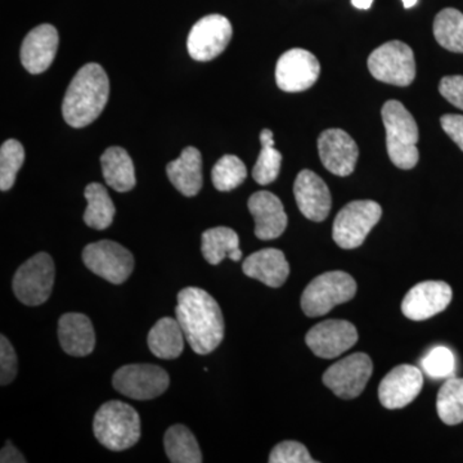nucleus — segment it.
<instances>
[{
  "label": "nucleus",
  "mask_w": 463,
  "mask_h": 463,
  "mask_svg": "<svg viewBox=\"0 0 463 463\" xmlns=\"http://www.w3.org/2000/svg\"><path fill=\"white\" fill-rule=\"evenodd\" d=\"M175 316L185 340L197 354H210L223 341V313L215 298L205 289L183 288L178 294Z\"/></svg>",
  "instance_id": "1"
},
{
  "label": "nucleus",
  "mask_w": 463,
  "mask_h": 463,
  "mask_svg": "<svg viewBox=\"0 0 463 463\" xmlns=\"http://www.w3.org/2000/svg\"><path fill=\"white\" fill-rule=\"evenodd\" d=\"M109 76L99 63H87L76 72L62 103L63 118L70 127L84 128L93 123L108 105Z\"/></svg>",
  "instance_id": "2"
},
{
  "label": "nucleus",
  "mask_w": 463,
  "mask_h": 463,
  "mask_svg": "<svg viewBox=\"0 0 463 463\" xmlns=\"http://www.w3.org/2000/svg\"><path fill=\"white\" fill-rule=\"evenodd\" d=\"M386 129V149L399 169L411 170L419 163V127L411 112L399 100H388L381 109Z\"/></svg>",
  "instance_id": "3"
},
{
  "label": "nucleus",
  "mask_w": 463,
  "mask_h": 463,
  "mask_svg": "<svg viewBox=\"0 0 463 463\" xmlns=\"http://www.w3.org/2000/svg\"><path fill=\"white\" fill-rule=\"evenodd\" d=\"M94 435L109 450L132 448L141 438V419L132 405L120 401L108 402L99 408L93 422Z\"/></svg>",
  "instance_id": "4"
},
{
  "label": "nucleus",
  "mask_w": 463,
  "mask_h": 463,
  "mask_svg": "<svg viewBox=\"0 0 463 463\" xmlns=\"http://www.w3.org/2000/svg\"><path fill=\"white\" fill-rule=\"evenodd\" d=\"M356 294V282L350 274L334 270L316 277L304 289L301 309L307 317L327 315L335 307L352 300Z\"/></svg>",
  "instance_id": "5"
},
{
  "label": "nucleus",
  "mask_w": 463,
  "mask_h": 463,
  "mask_svg": "<svg viewBox=\"0 0 463 463\" xmlns=\"http://www.w3.org/2000/svg\"><path fill=\"white\" fill-rule=\"evenodd\" d=\"M383 209L371 200L353 201L335 218L332 237L341 249L359 248L374 225L379 223Z\"/></svg>",
  "instance_id": "6"
},
{
  "label": "nucleus",
  "mask_w": 463,
  "mask_h": 463,
  "mask_svg": "<svg viewBox=\"0 0 463 463\" xmlns=\"http://www.w3.org/2000/svg\"><path fill=\"white\" fill-rule=\"evenodd\" d=\"M54 277L53 259L47 252H39L18 268L14 277V295L25 306H42L51 297Z\"/></svg>",
  "instance_id": "7"
},
{
  "label": "nucleus",
  "mask_w": 463,
  "mask_h": 463,
  "mask_svg": "<svg viewBox=\"0 0 463 463\" xmlns=\"http://www.w3.org/2000/svg\"><path fill=\"white\" fill-rule=\"evenodd\" d=\"M368 70L383 83L408 87L416 78L413 51L403 42L385 43L368 58Z\"/></svg>",
  "instance_id": "8"
},
{
  "label": "nucleus",
  "mask_w": 463,
  "mask_h": 463,
  "mask_svg": "<svg viewBox=\"0 0 463 463\" xmlns=\"http://www.w3.org/2000/svg\"><path fill=\"white\" fill-rule=\"evenodd\" d=\"M85 267L109 283L121 285L134 269V258L129 250L114 241L90 243L83 250Z\"/></svg>",
  "instance_id": "9"
},
{
  "label": "nucleus",
  "mask_w": 463,
  "mask_h": 463,
  "mask_svg": "<svg viewBox=\"0 0 463 463\" xmlns=\"http://www.w3.org/2000/svg\"><path fill=\"white\" fill-rule=\"evenodd\" d=\"M169 383L166 371L155 364L124 365L112 377L116 392L136 401L160 397L169 388Z\"/></svg>",
  "instance_id": "10"
},
{
  "label": "nucleus",
  "mask_w": 463,
  "mask_h": 463,
  "mask_svg": "<svg viewBox=\"0 0 463 463\" xmlns=\"http://www.w3.org/2000/svg\"><path fill=\"white\" fill-rule=\"evenodd\" d=\"M373 364L364 353H355L332 364L325 374L323 383L341 399H354L364 392L373 376Z\"/></svg>",
  "instance_id": "11"
},
{
  "label": "nucleus",
  "mask_w": 463,
  "mask_h": 463,
  "mask_svg": "<svg viewBox=\"0 0 463 463\" xmlns=\"http://www.w3.org/2000/svg\"><path fill=\"white\" fill-rule=\"evenodd\" d=\"M233 29L230 20L222 14L201 18L188 35V53L194 61L207 62L223 53L230 44Z\"/></svg>",
  "instance_id": "12"
},
{
  "label": "nucleus",
  "mask_w": 463,
  "mask_h": 463,
  "mask_svg": "<svg viewBox=\"0 0 463 463\" xmlns=\"http://www.w3.org/2000/svg\"><path fill=\"white\" fill-rule=\"evenodd\" d=\"M321 74V65L315 54L295 48L279 57L276 67V81L279 90L298 93L312 88Z\"/></svg>",
  "instance_id": "13"
},
{
  "label": "nucleus",
  "mask_w": 463,
  "mask_h": 463,
  "mask_svg": "<svg viewBox=\"0 0 463 463\" xmlns=\"http://www.w3.org/2000/svg\"><path fill=\"white\" fill-rule=\"evenodd\" d=\"M358 341V331L354 325L341 319H328L318 323L307 332V345L319 358H336Z\"/></svg>",
  "instance_id": "14"
},
{
  "label": "nucleus",
  "mask_w": 463,
  "mask_h": 463,
  "mask_svg": "<svg viewBox=\"0 0 463 463\" xmlns=\"http://www.w3.org/2000/svg\"><path fill=\"white\" fill-rule=\"evenodd\" d=\"M452 297V288L446 282H421L407 292L402 312L411 321H425L446 310Z\"/></svg>",
  "instance_id": "15"
},
{
  "label": "nucleus",
  "mask_w": 463,
  "mask_h": 463,
  "mask_svg": "<svg viewBox=\"0 0 463 463\" xmlns=\"http://www.w3.org/2000/svg\"><path fill=\"white\" fill-rule=\"evenodd\" d=\"M422 386V373L416 365H398L381 381L379 388L381 404L388 410H401L407 407L419 397Z\"/></svg>",
  "instance_id": "16"
},
{
  "label": "nucleus",
  "mask_w": 463,
  "mask_h": 463,
  "mask_svg": "<svg viewBox=\"0 0 463 463\" xmlns=\"http://www.w3.org/2000/svg\"><path fill=\"white\" fill-rule=\"evenodd\" d=\"M319 157L323 166L337 176L354 172L359 149L354 139L341 129H327L318 138Z\"/></svg>",
  "instance_id": "17"
},
{
  "label": "nucleus",
  "mask_w": 463,
  "mask_h": 463,
  "mask_svg": "<svg viewBox=\"0 0 463 463\" xmlns=\"http://www.w3.org/2000/svg\"><path fill=\"white\" fill-rule=\"evenodd\" d=\"M295 200L301 214L312 222H323L331 212L332 197L327 184L312 170L298 173L294 184Z\"/></svg>",
  "instance_id": "18"
},
{
  "label": "nucleus",
  "mask_w": 463,
  "mask_h": 463,
  "mask_svg": "<svg viewBox=\"0 0 463 463\" xmlns=\"http://www.w3.org/2000/svg\"><path fill=\"white\" fill-rule=\"evenodd\" d=\"M58 41L57 29L50 24H43L27 33L20 57L30 74H42L50 69L57 54Z\"/></svg>",
  "instance_id": "19"
},
{
  "label": "nucleus",
  "mask_w": 463,
  "mask_h": 463,
  "mask_svg": "<svg viewBox=\"0 0 463 463\" xmlns=\"http://www.w3.org/2000/svg\"><path fill=\"white\" fill-rule=\"evenodd\" d=\"M249 210L255 219V236L259 240L279 239L288 228V215L281 200L268 191L257 192L249 199Z\"/></svg>",
  "instance_id": "20"
},
{
  "label": "nucleus",
  "mask_w": 463,
  "mask_h": 463,
  "mask_svg": "<svg viewBox=\"0 0 463 463\" xmlns=\"http://www.w3.org/2000/svg\"><path fill=\"white\" fill-rule=\"evenodd\" d=\"M58 339L63 352L72 356L90 355L96 346V332L87 316L66 313L58 321Z\"/></svg>",
  "instance_id": "21"
},
{
  "label": "nucleus",
  "mask_w": 463,
  "mask_h": 463,
  "mask_svg": "<svg viewBox=\"0 0 463 463\" xmlns=\"http://www.w3.org/2000/svg\"><path fill=\"white\" fill-rule=\"evenodd\" d=\"M242 270L250 279L277 288L288 281L289 265L281 250L263 249L245 259Z\"/></svg>",
  "instance_id": "22"
},
{
  "label": "nucleus",
  "mask_w": 463,
  "mask_h": 463,
  "mask_svg": "<svg viewBox=\"0 0 463 463\" xmlns=\"http://www.w3.org/2000/svg\"><path fill=\"white\" fill-rule=\"evenodd\" d=\"M166 174L174 187L187 197L196 196L203 188V156L199 149L185 147L181 156L167 164Z\"/></svg>",
  "instance_id": "23"
},
{
  "label": "nucleus",
  "mask_w": 463,
  "mask_h": 463,
  "mask_svg": "<svg viewBox=\"0 0 463 463\" xmlns=\"http://www.w3.org/2000/svg\"><path fill=\"white\" fill-rule=\"evenodd\" d=\"M103 178L118 192H129L136 187V170L132 157L121 147H109L100 156Z\"/></svg>",
  "instance_id": "24"
},
{
  "label": "nucleus",
  "mask_w": 463,
  "mask_h": 463,
  "mask_svg": "<svg viewBox=\"0 0 463 463\" xmlns=\"http://www.w3.org/2000/svg\"><path fill=\"white\" fill-rule=\"evenodd\" d=\"M184 332L178 319L164 317L148 332V347L160 359H175L184 349Z\"/></svg>",
  "instance_id": "25"
},
{
  "label": "nucleus",
  "mask_w": 463,
  "mask_h": 463,
  "mask_svg": "<svg viewBox=\"0 0 463 463\" xmlns=\"http://www.w3.org/2000/svg\"><path fill=\"white\" fill-rule=\"evenodd\" d=\"M201 241V251L209 264L218 265L225 258H230L233 261H240L242 259L239 234L232 228H210L203 232Z\"/></svg>",
  "instance_id": "26"
},
{
  "label": "nucleus",
  "mask_w": 463,
  "mask_h": 463,
  "mask_svg": "<svg viewBox=\"0 0 463 463\" xmlns=\"http://www.w3.org/2000/svg\"><path fill=\"white\" fill-rule=\"evenodd\" d=\"M88 206L84 213V222L93 230H108L115 218V205L108 190L99 183H90L84 192Z\"/></svg>",
  "instance_id": "27"
},
{
  "label": "nucleus",
  "mask_w": 463,
  "mask_h": 463,
  "mask_svg": "<svg viewBox=\"0 0 463 463\" xmlns=\"http://www.w3.org/2000/svg\"><path fill=\"white\" fill-rule=\"evenodd\" d=\"M164 447L173 463H200L203 455L196 438L184 425H174L167 429Z\"/></svg>",
  "instance_id": "28"
},
{
  "label": "nucleus",
  "mask_w": 463,
  "mask_h": 463,
  "mask_svg": "<svg viewBox=\"0 0 463 463\" xmlns=\"http://www.w3.org/2000/svg\"><path fill=\"white\" fill-rule=\"evenodd\" d=\"M434 36L447 51L463 53V14L455 8L439 12L434 20Z\"/></svg>",
  "instance_id": "29"
},
{
  "label": "nucleus",
  "mask_w": 463,
  "mask_h": 463,
  "mask_svg": "<svg viewBox=\"0 0 463 463\" xmlns=\"http://www.w3.org/2000/svg\"><path fill=\"white\" fill-rule=\"evenodd\" d=\"M261 151L252 169V178L260 185L270 184L279 178L281 172L282 155L274 148L272 130L260 133Z\"/></svg>",
  "instance_id": "30"
},
{
  "label": "nucleus",
  "mask_w": 463,
  "mask_h": 463,
  "mask_svg": "<svg viewBox=\"0 0 463 463\" xmlns=\"http://www.w3.org/2000/svg\"><path fill=\"white\" fill-rule=\"evenodd\" d=\"M437 411L441 421L455 426L463 422V379L450 377L438 392Z\"/></svg>",
  "instance_id": "31"
},
{
  "label": "nucleus",
  "mask_w": 463,
  "mask_h": 463,
  "mask_svg": "<svg viewBox=\"0 0 463 463\" xmlns=\"http://www.w3.org/2000/svg\"><path fill=\"white\" fill-rule=\"evenodd\" d=\"M248 176L245 164L234 155H224L213 167L212 179L216 190L230 192L236 190Z\"/></svg>",
  "instance_id": "32"
},
{
  "label": "nucleus",
  "mask_w": 463,
  "mask_h": 463,
  "mask_svg": "<svg viewBox=\"0 0 463 463\" xmlns=\"http://www.w3.org/2000/svg\"><path fill=\"white\" fill-rule=\"evenodd\" d=\"M25 161V149L16 139H8L0 148V190H11Z\"/></svg>",
  "instance_id": "33"
},
{
  "label": "nucleus",
  "mask_w": 463,
  "mask_h": 463,
  "mask_svg": "<svg viewBox=\"0 0 463 463\" xmlns=\"http://www.w3.org/2000/svg\"><path fill=\"white\" fill-rule=\"evenodd\" d=\"M421 365L431 379H447L455 373L456 359L448 347L438 346L422 359Z\"/></svg>",
  "instance_id": "34"
},
{
  "label": "nucleus",
  "mask_w": 463,
  "mask_h": 463,
  "mask_svg": "<svg viewBox=\"0 0 463 463\" xmlns=\"http://www.w3.org/2000/svg\"><path fill=\"white\" fill-rule=\"evenodd\" d=\"M270 463H315L307 447L298 441H282L273 448L269 456Z\"/></svg>",
  "instance_id": "35"
},
{
  "label": "nucleus",
  "mask_w": 463,
  "mask_h": 463,
  "mask_svg": "<svg viewBox=\"0 0 463 463\" xmlns=\"http://www.w3.org/2000/svg\"><path fill=\"white\" fill-rule=\"evenodd\" d=\"M17 374V355L7 337H0V383L8 385Z\"/></svg>",
  "instance_id": "36"
},
{
  "label": "nucleus",
  "mask_w": 463,
  "mask_h": 463,
  "mask_svg": "<svg viewBox=\"0 0 463 463\" xmlns=\"http://www.w3.org/2000/svg\"><path fill=\"white\" fill-rule=\"evenodd\" d=\"M439 91L448 102L452 103L453 106L463 111L462 75L446 76V78L441 79L440 84H439Z\"/></svg>",
  "instance_id": "37"
},
{
  "label": "nucleus",
  "mask_w": 463,
  "mask_h": 463,
  "mask_svg": "<svg viewBox=\"0 0 463 463\" xmlns=\"http://www.w3.org/2000/svg\"><path fill=\"white\" fill-rule=\"evenodd\" d=\"M440 124L447 136L463 151V116L456 114L441 116Z\"/></svg>",
  "instance_id": "38"
},
{
  "label": "nucleus",
  "mask_w": 463,
  "mask_h": 463,
  "mask_svg": "<svg viewBox=\"0 0 463 463\" xmlns=\"http://www.w3.org/2000/svg\"><path fill=\"white\" fill-rule=\"evenodd\" d=\"M0 462L2 463H24L26 462L25 457L21 455L20 452L12 446L11 441L5 443V447L2 449V455H0Z\"/></svg>",
  "instance_id": "39"
},
{
  "label": "nucleus",
  "mask_w": 463,
  "mask_h": 463,
  "mask_svg": "<svg viewBox=\"0 0 463 463\" xmlns=\"http://www.w3.org/2000/svg\"><path fill=\"white\" fill-rule=\"evenodd\" d=\"M373 3V0H352V5H354L355 8L364 9V11L370 9Z\"/></svg>",
  "instance_id": "40"
},
{
  "label": "nucleus",
  "mask_w": 463,
  "mask_h": 463,
  "mask_svg": "<svg viewBox=\"0 0 463 463\" xmlns=\"http://www.w3.org/2000/svg\"><path fill=\"white\" fill-rule=\"evenodd\" d=\"M402 2H403L405 9H410L414 7V5H417V2H419V0H402Z\"/></svg>",
  "instance_id": "41"
}]
</instances>
